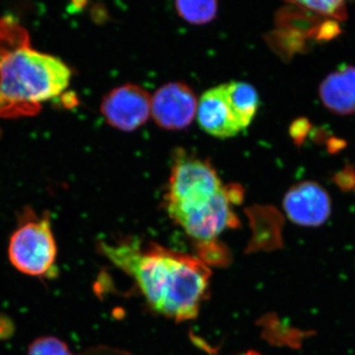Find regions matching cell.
Listing matches in <instances>:
<instances>
[{
  "mask_svg": "<svg viewBox=\"0 0 355 355\" xmlns=\"http://www.w3.org/2000/svg\"><path fill=\"white\" fill-rule=\"evenodd\" d=\"M198 100L183 83H170L151 96V116L158 127L168 130L188 128L197 116Z\"/></svg>",
  "mask_w": 355,
  "mask_h": 355,
  "instance_id": "7",
  "label": "cell"
},
{
  "mask_svg": "<svg viewBox=\"0 0 355 355\" xmlns=\"http://www.w3.org/2000/svg\"><path fill=\"white\" fill-rule=\"evenodd\" d=\"M197 118L205 132L218 139L235 137L245 130L229 101L224 84L203 93L198 100Z\"/></svg>",
  "mask_w": 355,
  "mask_h": 355,
  "instance_id": "9",
  "label": "cell"
},
{
  "mask_svg": "<svg viewBox=\"0 0 355 355\" xmlns=\"http://www.w3.org/2000/svg\"><path fill=\"white\" fill-rule=\"evenodd\" d=\"M175 8L190 24H207L216 17L218 0H175Z\"/></svg>",
  "mask_w": 355,
  "mask_h": 355,
  "instance_id": "13",
  "label": "cell"
},
{
  "mask_svg": "<svg viewBox=\"0 0 355 355\" xmlns=\"http://www.w3.org/2000/svg\"><path fill=\"white\" fill-rule=\"evenodd\" d=\"M100 252L135 279L154 311L176 322L198 316L209 295L211 272L200 259L135 240L101 242Z\"/></svg>",
  "mask_w": 355,
  "mask_h": 355,
  "instance_id": "1",
  "label": "cell"
},
{
  "mask_svg": "<svg viewBox=\"0 0 355 355\" xmlns=\"http://www.w3.org/2000/svg\"><path fill=\"white\" fill-rule=\"evenodd\" d=\"M101 113L111 127L133 132L151 116V96L135 84L119 86L103 98Z\"/></svg>",
  "mask_w": 355,
  "mask_h": 355,
  "instance_id": "6",
  "label": "cell"
},
{
  "mask_svg": "<svg viewBox=\"0 0 355 355\" xmlns=\"http://www.w3.org/2000/svg\"><path fill=\"white\" fill-rule=\"evenodd\" d=\"M239 191L224 187L209 202L171 212L169 216L187 234L198 241V246L216 242L226 229L237 227L239 223L232 209L233 203L242 197Z\"/></svg>",
  "mask_w": 355,
  "mask_h": 355,
  "instance_id": "5",
  "label": "cell"
},
{
  "mask_svg": "<svg viewBox=\"0 0 355 355\" xmlns=\"http://www.w3.org/2000/svg\"><path fill=\"white\" fill-rule=\"evenodd\" d=\"M224 86L229 101L234 108L243 127H249L260 106V99L256 89L251 84L241 81L224 83Z\"/></svg>",
  "mask_w": 355,
  "mask_h": 355,
  "instance_id": "11",
  "label": "cell"
},
{
  "mask_svg": "<svg viewBox=\"0 0 355 355\" xmlns=\"http://www.w3.org/2000/svg\"><path fill=\"white\" fill-rule=\"evenodd\" d=\"M83 355H130L120 349H111V347H96L87 350Z\"/></svg>",
  "mask_w": 355,
  "mask_h": 355,
  "instance_id": "16",
  "label": "cell"
},
{
  "mask_svg": "<svg viewBox=\"0 0 355 355\" xmlns=\"http://www.w3.org/2000/svg\"><path fill=\"white\" fill-rule=\"evenodd\" d=\"M15 324L10 318L6 315L0 314V340H6L13 335Z\"/></svg>",
  "mask_w": 355,
  "mask_h": 355,
  "instance_id": "15",
  "label": "cell"
},
{
  "mask_svg": "<svg viewBox=\"0 0 355 355\" xmlns=\"http://www.w3.org/2000/svg\"><path fill=\"white\" fill-rule=\"evenodd\" d=\"M71 76L60 58L33 48L19 21L0 17V118L36 116L67 90Z\"/></svg>",
  "mask_w": 355,
  "mask_h": 355,
  "instance_id": "2",
  "label": "cell"
},
{
  "mask_svg": "<svg viewBox=\"0 0 355 355\" xmlns=\"http://www.w3.org/2000/svg\"><path fill=\"white\" fill-rule=\"evenodd\" d=\"M284 209L287 217L294 223L304 227H318L331 216V198L321 184L302 182L287 191Z\"/></svg>",
  "mask_w": 355,
  "mask_h": 355,
  "instance_id": "8",
  "label": "cell"
},
{
  "mask_svg": "<svg viewBox=\"0 0 355 355\" xmlns=\"http://www.w3.org/2000/svg\"><path fill=\"white\" fill-rule=\"evenodd\" d=\"M293 8L331 21L347 20L349 6L354 0H284Z\"/></svg>",
  "mask_w": 355,
  "mask_h": 355,
  "instance_id": "12",
  "label": "cell"
},
{
  "mask_svg": "<svg viewBox=\"0 0 355 355\" xmlns=\"http://www.w3.org/2000/svg\"><path fill=\"white\" fill-rule=\"evenodd\" d=\"M320 98L333 113L355 114V67L345 65L324 79L319 88Z\"/></svg>",
  "mask_w": 355,
  "mask_h": 355,
  "instance_id": "10",
  "label": "cell"
},
{
  "mask_svg": "<svg viewBox=\"0 0 355 355\" xmlns=\"http://www.w3.org/2000/svg\"><path fill=\"white\" fill-rule=\"evenodd\" d=\"M244 355H261V354H258V352H253V350H251V352H247V354H245Z\"/></svg>",
  "mask_w": 355,
  "mask_h": 355,
  "instance_id": "17",
  "label": "cell"
},
{
  "mask_svg": "<svg viewBox=\"0 0 355 355\" xmlns=\"http://www.w3.org/2000/svg\"><path fill=\"white\" fill-rule=\"evenodd\" d=\"M220 178L207 161L181 154L175 160L166 193L168 214L198 207L223 190Z\"/></svg>",
  "mask_w": 355,
  "mask_h": 355,
  "instance_id": "4",
  "label": "cell"
},
{
  "mask_svg": "<svg viewBox=\"0 0 355 355\" xmlns=\"http://www.w3.org/2000/svg\"><path fill=\"white\" fill-rule=\"evenodd\" d=\"M8 259L28 277L50 279L57 275L58 245L49 212L39 216L31 207L23 209L9 239Z\"/></svg>",
  "mask_w": 355,
  "mask_h": 355,
  "instance_id": "3",
  "label": "cell"
},
{
  "mask_svg": "<svg viewBox=\"0 0 355 355\" xmlns=\"http://www.w3.org/2000/svg\"><path fill=\"white\" fill-rule=\"evenodd\" d=\"M27 355H74L67 343L57 336H40L28 347Z\"/></svg>",
  "mask_w": 355,
  "mask_h": 355,
  "instance_id": "14",
  "label": "cell"
}]
</instances>
